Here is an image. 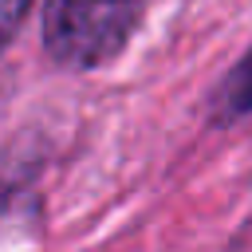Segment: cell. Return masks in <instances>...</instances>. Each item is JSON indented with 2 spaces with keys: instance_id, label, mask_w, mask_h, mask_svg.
<instances>
[{
  "instance_id": "1",
  "label": "cell",
  "mask_w": 252,
  "mask_h": 252,
  "mask_svg": "<svg viewBox=\"0 0 252 252\" xmlns=\"http://www.w3.org/2000/svg\"><path fill=\"white\" fill-rule=\"evenodd\" d=\"M138 12L142 0H47L43 43L67 67H98L126 47Z\"/></svg>"
},
{
  "instance_id": "2",
  "label": "cell",
  "mask_w": 252,
  "mask_h": 252,
  "mask_svg": "<svg viewBox=\"0 0 252 252\" xmlns=\"http://www.w3.org/2000/svg\"><path fill=\"white\" fill-rule=\"evenodd\" d=\"M28 4H32V0H0V47L16 35L20 20L28 16Z\"/></svg>"
}]
</instances>
